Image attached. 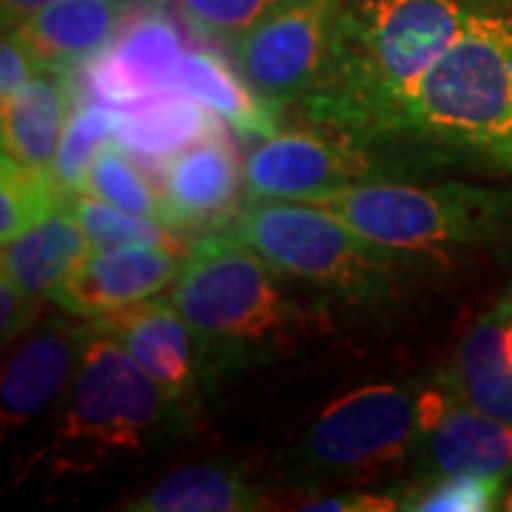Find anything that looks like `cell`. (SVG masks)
Returning <instances> with one entry per match:
<instances>
[{
    "label": "cell",
    "instance_id": "obj_1",
    "mask_svg": "<svg viewBox=\"0 0 512 512\" xmlns=\"http://www.w3.org/2000/svg\"><path fill=\"white\" fill-rule=\"evenodd\" d=\"M467 12L461 0L345 3L328 72L296 109L316 128L362 146L393 143L410 94Z\"/></svg>",
    "mask_w": 512,
    "mask_h": 512
},
{
    "label": "cell",
    "instance_id": "obj_2",
    "mask_svg": "<svg viewBox=\"0 0 512 512\" xmlns=\"http://www.w3.org/2000/svg\"><path fill=\"white\" fill-rule=\"evenodd\" d=\"M393 143L512 174V15L467 12L453 43L410 94Z\"/></svg>",
    "mask_w": 512,
    "mask_h": 512
},
{
    "label": "cell",
    "instance_id": "obj_3",
    "mask_svg": "<svg viewBox=\"0 0 512 512\" xmlns=\"http://www.w3.org/2000/svg\"><path fill=\"white\" fill-rule=\"evenodd\" d=\"M276 268L245 239L217 228L202 234L171 285V305L200 342L202 370L239 365L305 322L276 285Z\"/></svg>",
    "mask_w": 512,
    "mask_h": 512
},
{
    "label": "cell",
    "instance_id": "obj_4",
    "mask_svg": "<svg viewBox=\"0 0 512 512\" xmlns=\"http://www.w3.org/2000/svg\"><path fill=\"white\" fill-rule=\"evenodd\" d=\"M279 274L345 296L350 302H376L399 288V256L353 231L342 217L296 200H248L225 222Z\"/></svg>",
    "mask_w": 512,
    "mask_h": 512
},
{
    "label": "cell",
    "instance_id": "obj_5",
    "mask_svg": "<svg viewBox=\"0 0 512 512\" xmlns=\"http://www.w3.org/2000/svg\"><path fill=\"white\" fill-rule=\"evenodd\" d=\"M316 205L342 217L362 237L407 254L476 248L512 231V188L373 180L328 194Z\"/></svg>",
    "mask_w": 512,
    "mask_h": 512
},
{
    "label": "cell",
    "instance_id": "obj_6",
    "mask_svg": "<svg viewBox=\"0 0 512 512\" xmlns=\"http://www.w3.org/2000/svg\"><path fill=\"white\" fill-rule=\"evenodd\" d=\"M419 433V396L402 384H365L330 402L293 450L316 481H370L410 456Z\"/></svg>",
    "mask_w": 512,
    "mask_h": 512
},
{
    "label": "cell",
    "instance_id": "obj_7",
    "mask_svg": "<svg viewBox=\"0 0 512 512\" xmlns=\"http://www.w3.org/2000/svg\"><path fill=\"white\" fill-rule=\"evenodd\" d=\"M69 387L60 427V436L69 441L137 450L180 410L117 339L94 325Z\"/></svg>",
    "mask_w": 512,
    "mask_h": 512
},
{
    "label": "cell",
    "instance_id": "obj_8",
    "mask_svg": "<svg viewBox=\"0 0 512 512\" xmlns=\"http://www.w3.org/2000/svg\"><path fill=\"white\" fill-rule=\"evenodd\" d=\"M345 0H293L231 46L242 77L276 111L299 106L328 72Z\"/></svg>",
    "mask_w": 512,
    "mask_h": 512
},
{
    "label": "cell",
    "instance_id": "obj_9",
    "mask_svg": "<svg viewBox=\"0 0 512 512\" xmlns=\"http://www.w3.org/2000/svg\"><path fill=\"white\" fill-rule=\"evenodd\" d=\"M248 200L316 202L350 185L382 180L387 163L362 143L316 131H274L245 154Z\"/></svg>",
    "mask_w": 512,
    "mask_h": 512
},
{
    "label": "cell",
    "instance_id": "obj_10",
    "mask_svg": "<svg viewBox=\"0 0 512 512\" xmlns=\"http://www.w3.org/2000/svg\"><path fill=\"white\" fill-rule=\"evenodd\" d=\"M183 57V32L168 3L140 0L109 46L72 72L77 103L100 100L126 109L171 94Z\"/></svg>",
    "mask_w": 512,
    "mask_h": 512
},
{
    "label": "cell",
    "instance_id": "obj_11",
    "mask_svg": "<svg viewBox=\"0 0 512 512\" xmlns=\"http://www.w3.org/2000/svg\"><path fill=\"white\" fill-rule=\"evenodd\" d=\"M416 464L424 478L498 476L512 473V421L464 402L450 384L424 387L419 393Z\"/></svg>",
    "mask_w": 512,
    "mask_h": 512
},
{
    "label": "cell",
    "instance_id": "obj_12",
    "mask_svg": "<svg viewBox=\"0 0 512 512\" xmlns=\"http://www.w3.org/2000/svg\"><path fill=\"white\" fill-rule=\"evenodd\" d=\"M228 123L211 128L197 143L154 163L160 191V222L171 231H217L237 214L245 163L228 134Z\"/></svg>",
    "mask_w": 512,
    "mask_h": 512
},
{
    "label": "cell",
    "instance_id": "obj_13",
    "mask_svg": "<svg viewBox=\"0 0 512 512\" xmlns=\"http://www.w3.org/2000/svg\"><path fill=\"white\" fill-rule=\"evenodd\" d=\"M185 256L188 254L160 248H92L77 262L72 274L57 285L52 299L66 313L83 319L126 311L174 285L183 271Z\"/></svg>",
    "mask_w": 512,
    "mask_h": 512
},
{
    "label": "cell",
    "instance_id": "obj_14",
    "mask_svg": "<svg viewBox=\"0 0 512 512\" xmlns=\"http://www.w3.org/2000/svg\"><path fill=\"white\" fill-rule=\"evenodd\" d=\"M92 325L117 339L180 407L194 399L202 367L200 345H194L197 336L171 299H148L126 311L92 319Z\"/></svg>",
    "mask_w": 512,
    "mask_h": 512
},
{
    "label": "cell",
    "instance_id": "obj_15",
    "mask_svg": "<svg viewBox=\"0 0 512 512\" xmlns=\"http://www.w3.org/2000/svg\"><path fill=\"white\" fill-rule=\"evenodd\" d=\"M89 339L92 319L86 325L52 322L12 353L0 384L3 430L32 421L55 402L57 393L74 379Z\"/></svg>",
    "mask_w": 512,
    "mask_h": 512
},
{
    "label": "cell",
    "instance_id": "obj_16",
    "mask_svg": "<svg viewBox=\"0 0 512 512\" xmlns=\"http://www.w3.org/2000/svg\"><path fill=\"white\" fill-rule=\"evenodd\" d=\"M140 0H55L26 20L18 32L43 72H74L100 55Z\"/></svg>",
    "mask_w": 512,
    "mask_h": 512
},
{
    "label": "cell",
    "instance_id": "obj_17",
    "mask_svg": "<svg viewBox=\"0 0 512 512\" xmlns=\"http://www.w3.org/2000/svg\"><path fill=\"white\" fill-rule=\"evenodd\" d=\"M77 106L72 72H43L3 103V154L35 168H52L63 128Z\"/></svg>",
    "mask_w": 512,
    "mask_h": 512
},
{
    "label": "cell",
    "instance_id": "obj_18",
    "mask_svg": "<svg viewBox=\"0 0 512 512\" xmlns=\"http://www.w3.org/2000/svg\"><path fill=\"white\" fill-rule=\"evenodd\" d=\"M89 251L92 245L83 225L69 205H60L15 239L3 242V274L12 276L23 291L46 299Z\"/></svg>",
    "mask_w": 512,
    "mask_h": 512
},
{
    "label": "cell",
    "instance_id": "obj_19",
    "mask_svg": "<svg viewBox=\"0 0 512 512\" xmlns=\"http://www.w3.org/2000/svg\"><path fill=\"white\" fill-rule=\"evenodd\" d=\"M510 322L512 319L498 311L481 316L461 339L453 370L444 373V382L464 402L504 421H512V356L507 348Z\"/></svg>",
    "mask_w": 512,
    "mask_h": 512
},
{
    "label": "cell",
    "instance_id": "obj_20",
    "mask_svg": "<svg viewBox=\"0 0 512 512\" xmlns=\"http://www.w3.org/2000/svg\"><path fill=\"white\" fill-rule=\"evenodd\" d=\"M174 92L200 100L242 140H259L276 131L279 111L251 89L242 72H234L228 60L214 52H185Z\"/></svg>",
    "mask_w": 512,
    "mask_h": 512
},
{
    "label": "cell",
    "instance_id": "obj_21",
    "mask_svg": "<svg viewBox=\"0 0 512 512\" xmlns=\"http://www.w3.org/2000/svg\"><path fill=\"white\" fill-rule=\"evenodd\" d=\"M225 123L200 100L188 94L171 92L151 97L120 109L114 137L123 146L151 163H160L168 154L197 143L211 128Z\"/></svg>",
    "mask_w": 512,
    "mask_h": 512
},
{
    "label": "cell",
    "instance_id": "obj_22",
    "mask_svg": "<svg viewBox=\"0 0 512 512\" xmlns=\"http://www.w3.org/2000/svg\"><path fill=\"white\" fill-rule=\"evenodd\" d=\"M259 507H265L262 490L217 464L180 467L126 504L134 512H245Z\"/></svg>",
    "mask_w": 512,
    "mask_h": 512
},
{
    "label": "cell",
    "instance_id": "obj_23",
    "mask_svg": "<svg viewBox=\"0 0 512 512\" xmlns=\"http://www.w3.org/2000/svg\"><path fill=\"white\" fill-rule=\"evenodd\" d=\"M66 205L72 208L77 222L83 225L89 245L97 251H117V248H160L174 254H188L185 242L177 231H171L157 217H143L123 211L111 202L94 197L89 191L69 194ZM191 248V245H188Z\"/></svg>",
    "mask_w": 512,
    "mask_h": 512
},
{
    "label": "cell",
    "instance_id": "obj_24",
    "mask_svg": "<svg viewBox=\"0 0 512 512\" xmlns=\"http://www.w3.org/2000/svg\"><path fill=\"white\" fill-rule=\"evenodd\" d=\"M117 117H120V109L100 100H80L74 106L72 117L63 128L55 163H52V174L66 191V197L86 188V177H89L97 151L106 146L117 131Z\"/></svg>",
    "mask_w": 512,
    "mask_h": 512
},
{
    "label": "cell",
    "instance_id": "obj_25",
    "mask_svg": "<svg viewBox=\"0 0 512 512\" xmlns=\"http://www.w3.org/2000/svg\"><path fill=\"white\" fill-rule=\"evenodd\" d=\"M0 177V239L9 242L29 225L66 205V191L55 180L52 168H35L3 154Z\"/></svg>",
    "mask_w": 512,
    "mask_h": 512
},
{
    "label": "cell",
    "instance_id": "obj_26",
    "mask_svg": "<svg viewBox=\"0 0 512 512\" xmlns=\"http://www.w3.org/2000/svg\"><path fill=\"white\" fill-rule=\"evenodd\" d=\"M83 191H89L94 197L111 202L123 211L160 220L157 185L151 183L143 174V168L131 160V151L117 137H111L109 143L97 151Z\"/></svg>",
    "mask_w": 512,
    "mask_h": 512
},
{
    "label": "cell",
    "instance_id": "obj_27",
    "mask_svg": "<svg viewBox=\"0 0 512 512\" xmlns=\"http://www.w3.org/2000/svg\"><path fill=\"white\" fill-rule=\"evenodd\" d=\"M504 478L498 476H444L424 478L404 487L399 510L413 512H487L498 507Z\"/></svg>",
    "mask_w": 512,
    "mask_h": 512
},
{
    "label": "cell",
    "instance_id": "obj_28",
    "mask_svg": "<svg viewBox=\"0 0 512 512\" xmlns=\"http://www.w3.org/2000/svg\"><path fill=\"white\" fill-rule=\"evenodd\" d=\"M191 26L202 35L217 37L222 43H234L256 23L274 15L276 9L293 0H174Z\"/></svg>",
    "mask_w": 512,
    "mask_h": 512
},
{
    "label": "cell",
    "instance_id": "obj_29",
    "mask_svg": "<svg viewBox=\"0 0 512 512\" xmlns=\"http://www.w3.org/2000/svg\"><path fill=\"white\" fill-rule=\"evenodd\" d=\"M43 305V296L23 291L12 276H0V336L15 342L20 333L32 328Z\"/></svg>",
    "mask_w": 512,
    "mask_h": 512
},
{
    "label": "cell",
    "instance_id": "obj_30",
    "mask_svg": "<svg viewBox=\"0 0 512 512\" xmlns=\"http://www.w3.org/2000/svg\"><path fill=\"white\" fill-rule=\"evenodd\" d=\"M37 66L18 32H6L0 43V100L6 103L35 77Z\"/></svg>",
    "mask_w": 512,
    "mask_h": 512
},
{
    "label": "cell",
    "instance_id": "obj_31",
    "mask_svg": "<svg viewBox=\"0 0 512 512\" xmlns=\"http://www.w3.org/2000/svg\"><path fill=\"white\" fill-rule=\"evenodd\" d=\"M299 510L311 512H393L399 510L396 495H373V493H342V495H319L299 504Z\"/></svg>",
    "mask_w": 512,
    "mask_h": 512
},
{
    "label": "cell",
    "instance_id": "obj_32",
    "mask_svg": "<svg viewBox=\"0 0 512 512\" xmlns=\"http://www.w3.org/2000/svg\"><path fill=\"white\" fill-rule=\"evenodd\" d=\"M55 0H0V12H3V32H12L23 26L26 20L37 15L40 9H46Z\"/></svg>",
    "mask_w": 512,
    "mask_h": 512
},
{
    "label": "cell",
    "instance_id": "obj_33",
    "mask_svg": "<svg viewBox=\"0 0 512 512\" xmlns=\"http://www.w3.org/2000/svg\"><path fill=\"white\" fill-rule=\"evenodd\" d=\"M498 313H504L507 319H512V285L507 288V293L501 296V302H498V308H495Z\"/></svg>",
    "mask_w": 512,
    "mask_h": 512
},
{
    "label": "cell",
    "instance_id": "obj_34",
    "mask_svg": "<svg viewBox=\"0 0 512 512\" xmlns=\"http://www.w3.org/2000/svg\"><path fill=\"white\" fill-rule=\"evenodd\" d=\"M467 3H476V6H501V3H512V0H467Z\"/></svg>",
    "mask_w": 512,
    "mask_h": 512
},
{
    "label": "cell",
    "instance_id": "obj_35",
    "mask_svg": "<svg viewBox=\"0 0 512 512\" xmlns=\"http://www.w3.org/2000/svg\"><path fill=\"white\" fill-rule=\"evenodd\" d=\"M501 507H504V510H510V512H512V490H510V495L504 498V504H501Z\"/></svg>",
    "mask_w": 512,
    "mask_h": 512
},
{
    "label": "cell",
    "instance_id": "obj_36",
    "mask_svg": "<svg viewBox=\"0 0 512 512\" xmlns=\"http://www.w3.org/2000/svg\"><path fill=\"white\" fill-rule=\"evenodd\" d=\"M507 348H510V356H512V322H510V330H507Z\"/></svg>",
    "mask_w": 512,
    "mask_h": 512
}]
</instances>
